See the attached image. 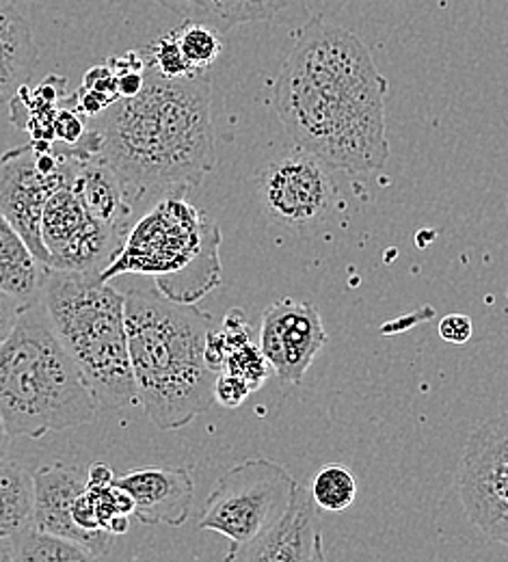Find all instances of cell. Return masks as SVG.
<instances>
[{
  "label": "cell",
  "instance_id": "1",
  "mask_svg": "<svg viewBox=\"0 0 508 562\" xmlns=\"http://www.w3.org/2000/svg\"><path fill=\"white\" fill-rule=\"evenodd\" d=\"M387 78L362 40L309 20L275 82V111L296 145L331 169L379 171L390 158Z\"/></svg>",
  "mask_w": 508,
  "mask_h": 562
},
{
  "label": "cell",
  "instance_id": "2",
  "mask_svg": "<svg viewBox=\"0 0 508 562\" xmlns=\"http://www.w3.org/2000/svg\"><path fill=\"white\" fill-rule=\"evenodd\" d=\"M100 156L120 176L131 204L187 193L215 169L211 76L165 78L151 66L135 98L98 115Z\"/></svg>",
  "mask_w": 508,
  "mask_h": 562
},
{
  "label": "cell",
  "instance_id": "3",
  "mask_svg": "<svg viewBox=\"0 0 508 562\" xmlns=\"http://www.w3.org/2000/svg\"><path fill=\"white\" fill-rule=\"evenodd\" d=\"M124 296L139 405L160 430L184 428L215 403L217 374L206 363L213 316L156 288H131Z\"/></svg>",
  "mask_w": 508,
  "mask_h": 562
},
{
  "label": "cell",
  "instance_id": "4",
  "mask_svg": "<svg viewBox=\"0 0 508 562\" xmlns=\"http://www.w3.org/2000/svg\"><path fill=\"white\" fill-rule=\"evenodd\" d=\"M98 401L61 345L42 299L0 347V418L11 437L42 439L95 420Z\"/></svg>",
  "mask_w": 508,
  "mask_h": 562
},
{
  "label": "cell",
  "instance_id": "5",
  "mask_svg": "<svg viewBox=\"0 0 508 562\" xmlns=\"http://www.w3.org/2000/svg\"><path fill=\"white\" fill-rule=\"evenodd\" d=\"M42 301L100 409L137 405L124 292L98 273L46 269Z\"/></svg>",
  "mask_w": 508,
  "mask_h": 562
},
{
  "label": "cell",
  "instance_id": "6",
  "mask_svg": "<svg viewBox=\"0 0 508 562\" xmlns=\"http://www.w3.org/2000/svg\"><path fill=\"white\" fill-rule=\"evenodd\" d=\"M218 245L217 223L191 206L184 193H171L124 236L100 278H154L167 299L195 303L221 283Z\"/></svg>",
  "mask_w": 508,
  "mask_h": 562
},
{
  "label": "cell",
  "instance_id": "7",
  "mask_svg": "<svg viewBox=\"0 0 508 562\" xmlns=\"http://www.w3.org/2000/svg\"><path fill=\"white\" fill-rule=\"evenodd\" d=\"M296 487L284 465L264 457L245 459L218 479L197 526L225 537L229 552H236L289 513Z\"/></svg>",
  "mask_w": 508,
  "mask_h": 562
},
{
  "label": "cell",
  "instance_id": "8",
  "mask_svg": "<svg viewBox=\"0 0 508 562\" xmlns=\"http://www.w3.org/2000/svg\"><path fill=\"white\" fill-rule=\"evenodd\" d=\"M459 497L467 519L508 548V412L470 435L459 465Z\"/></svg>",
  "mask_w": 508,
  "mask_h": 562
},
{
  "label": "cell",
  "instance_id": "9",
  "mask_svg": "<svg viewBox=\"0 0 508 562\" xmlns=\"http://www.w3.org/2000/svg\"><path fill=\"white\" fill-rule=\"evenodd\" d=\"M258 193L273 221L303 229L325 218L334 204L336 187L327 165L298 147L275 156L260 169Z\"/></svg>",
  "mask_w": 508,
  "mask_h": 562
},
{
  "label": "cell",
  "instance_id": "10",
  "mask_svg": "<svg viewBox=\"0 0 508 562\" xmlns=\"http://www.w3.org/2000/svg\"><path fill=\"white\" fill-rule=\"evenodd\" d=\"M42 240L50 258L48 269L100 276L124 238L98 223L66 182L46 204Z\"/></svg>",
  "mask_w": 508,
  "mask_h": 562
},
{
  "label": "cell",
  "instance_id": "11",
  "mask_svg": "<svg viewBox=\"0 0 508 562\" xmlns=\"http://www.w3.org/2000/svg\"><path fill=\"white\" fill-rule=\"evenodd\" d=\"M66 182L64 160L61 171H42L33 143L0 156V214L15 227L44 267L50 265V258L42 240V218L48 200Z\"/></svg>",
  "mask_w": 508,
  "mask_h": 562
},
{
  "label": "cell",
  "instance_id": "12",
  "mask_svg": "<svg viewBox=\"0 0 508 562\" xmlns=\"http://www.w3.org/2000/svg\"><path fill=\"white\" fill-rule=\"evenodd\" d=\"M325 345L327 331L314 303L284 296L262 312L260 349L282 383L298 385Z\"/></svg>",
  "mask_w": 508,
  "mask_h": 562
},
{
  "label": "cell",
  "instance_id": "13",
  "mask_svg": "<svg viewBox=\"0 0 508 562\" xmlns=\"http://www.w3.org/2000/svg\"><path fill=\"white\" fill-rule=\"evenodd\" d=\"M89 476L87 470L78 465H42L33 474V492H35V506H33V528L46 535L64 537L76 541L98 557H106L113 550L117 537L111 532H87L74 521V502L87 492Z\"/></svg>",
  "mask_w": 508,
  "mask_h": 562
},
{
  "label": "cell",
  "instance_id": "14",
  "mask_svg": "<svg viewBox=\"0 0 508 562\" xmlns=\"http://www.w3.org/2000/svg\"><path fill=\"white\" fill-rule=\"evenodd\" d=\"M318 506L309 490L296 487L289 513L249 546L227 552L223 562H316L323 554Z\"/></svg>",
  "mask_w": 508,
  "mask_h": 562
},
{
  "label": "cell",
  "instance_id": "15",
  "mask_svg": "<svg viewBox=\"0 0 508 562\" xmlns=\"http://www.w3.org/2000/svg\"><path fill=\"white\" fill-rule=\"evenodd\" d=\"M115 485L135 499V519L146 526H182L193 506L195 481L189 468H156L133 470Z\"/></svg>",
  "mask_w": 508,
  "mask_h": 562
},
{
  "label": "cell",
  "instance_id": "16",
  "mask_svg": "<svg viewBox=\"0 0 508 562\" xmlns=\"http://www.w3.org/2000/svg\"><path fill=\"white\" fill-rule=\"evenodd\" d=\"M37 59L31 22L15 4L0 0V104L11 102L26 87Z\"/></svg>",
  "mask_w": 508,
  "mask_h": 562
},
{
  "label": "cell",
  "instance_id": "17",
  "mask_svg": "<svg viewBox=\"0 0 508 562\" xmlns=\"http://www.w3.org/2000/svg\"><path fill=\"white\" fill-rule=\"evenodd\" d=\"M187 22H204L221 33L238 24L273 20L291 0H158Z\"/></svg>",
  "mask_w": 508,
  "mask_h": 562
},
{
  "label": "cell",
  "instance_id": "18",
  "mask_svg": "<svg viewBox=\"0 0 508 562\" xmlns=\"http://www.w3.org/2000/svg\"><path fill=\"white\" fill-rule=\"evenodd\" d=\"M46 269L15 227L0 214V290L24 303H33L42 299Z\"/></svg>",
  "mask_w": 508,
  "mask_h": 562
},
{
  "label": "cell",
  "instance_id": "19",
  "mask_svg": "<svg viewBox=\"0 0 508 562\" xmlns=\"http://www.w3.org/2000/svg\"><path fill=\"white\" fill-rule=\"evenodd\" d=\"M33 474L20 461L0 459V539H13L33 524Z\"/></svg>",
  "mask_w": 508,
  "mask_h": 562
},
{
  "label": "cell",
  "instance_id": "20",
  "mask_svg": "<svg viewBox=\"0 0 508 562\" xmlns=\"http://www.w3.org/2000/svg\"><path fill=\"white\" fill-rule=\"evenodd\" d=\"M13 562H100L102 557L89 548L55 535L35 530L33 526L24 528L11 539Z\"/></svg>",
  "mask_w": 508,
  "mask_h": 562
},
{
  "label": "cell",
  "instance_id": "21",
  "mask_svg": "<svg viewBox=\"0 0 508 562\" xmlns=\"http://www.w3.org/2000/svg\"><path fill=\"white\" fill-rule=\"evenodd\" d=\"M309 493L318 508L327 513H342L358 499V481L347 465L327 463L314 474Z\"/></svg>",
  "mask_w": 508,
  "mask_h": 562
},
{
  "label": "cell",
  "instance_id": "22",
  "mask_svg": "<svg viewBox=\"0 0 508 562\" xmlns=\"http://www.w3.org/2000/svg\"><path fill=\"white\" fill-rule=\"evenodd\" d=\"M173 35H176L182 57L187 59L189 68L195 74H202L208 68H213L225 48L223 33L204 22H187Z\"/></svg>",
  "mask_w": 508,
  "mask_h": 562
},
{
  "label": "cell",
  "instance_id": "23",
  "mask_svg": "<svg viewBox=\"0 0 508 562\" xmlns=\"http://www.w3.org/2000/svg\"><path fill=\"white\" fill-rule=\"evenodd\" d=\"M223 372L238 376L240 381H245L249 385L251 392H256L267 383V379L273 370H271L264 352L260 349V345L247 342V345H240L227 352Z\"/></svg>",
  "mask_w": 508,
  "mask_h": 562
},
{
  "label": "cell",
  "instance_id": "24",
  "mask_svg": "<svg viewBox=\"0 0 508 562\" xmlns=\"http://www.w3.org/2000/svg\"><path fill=\"white\" fill-rule=\"evenodd\" d=\"M149 66L158 74H162L165 78H187V76L195 74L189 68L187 59L182 57L173 33H169L167 37L158 40L151 46V64Z\"/></svg>",
  "mask_w": 508,
  "mask_h": 562
},
{
  "label": "cell",
  "instance_id": "25",
  "mask_svg": "<svg viewBox=\"0 0 508 562\" xmlns=\"http://www.w3.org/2000/svg\"><path fill=\"white\" fill-rule=\"evenodd\" d=\"M249 394H253V392L249 390V385L245 381H240L234 374L218 372L217 379H215V403L227 407V409H236L249 398Z\"/></svg>",
  "mask_w": 508,
  "mask_h": 562
},
{
  "label": "cell",
  "instance_id": "26",
  "mask_svg": "<svg viewBox=\"0 0 508 562\" xmlns=\"http://www.w3.org/2000/svg\"><path fill=\"white\" fill-rule=\"evenodd\" d=\"M82 89L100 95L109 106L120 100V85H117V74L111 68H93L84 74Z\"/></svg>",
  "mask_w": 508,
  "mask_h": 562
},
{
  "label": "cell",
  "instance_id": "27",
  "mask_svg": "<svg viewBox=\"0 0 508 562\" xmlns=\"http://www.w3.org/2000/svg\"><path fill=\"white\" fill-rule=\"evenodd\" d=\"M474 334V323L470 316L465 314H448L441 318L439 323V338L448 345H454V347H463L470 342Z\"/></svg>",
  "mask_w": 508,
  "mask_h": 562
},
{
  "label": "cell",
  "instance_id": "28",
  "mask_svg": "<svg viewBox=\"0 0 508 562\" xmlns=\"http://www.w3.org/2000/svg\"><path fill=\"white\" fill-rule=\"evenodd\" d=\"M53 133H55V139L72 143V145H76L78 140L87 135L84 124L78 120V115L70 109H61V111L55 113Z\"/></svg>",
  "mask_w": 508,
  "mask_h": 562
},
{
  "label": "cell",
  "instance_id": "29",
  "mask_svg": "<svg viewBox=\"0 0 508 562\" xmlns=\"http://www.w3.org/2000/svg\"><path fill=\"white\" fill-rule=\"evenodd\" d=\"M33 303H35V301H33ZM26 305H31V303H24V301H20V299H15V296H11V294H4V292L0 290V347H2V342L9 338V334L13 331L15 321H18V316L22 314V310H24Z\"/></svg>",
  "mask_w": 508,
  "mask_h": 562
},
{
  "label": "cell",
  "instance_id": "30",
  "mask_svg": "<svg viewBox=\"0 0 508 562\" xmlns=\"http://www.w3.org/2000/svg\"><path fill=\"white\" fill-rule=\"evenodd\" d=\"M225 357H227V349H225V340H223L221 329L218 331L217 329H211L208 338H206V363L215 374L223 372Z\"/></svg>",
  "mask_w": 508,
  "mask_h": 562
},
{
  "label": "cell",
  "instance_id": "31",
  "mask_svg": "<svg viewBox=\"0 0 508 562\" xmlns=\"http://www.w3.org/2000/svg\"><path fill=\"white\" fill-rule=\"evenodd\" d=\"M87 476H89V483L91 485H111L115 483V474L113 470L106 465V463H93L87 468Z\"/></svg>",
  "mask_w": 508,
  "mask_h": 562
},
{
  "label": "cell",
  "instance_id": "32",
  "mask_svg": "<svg viewBox=\"0 0 508 562\" xmlns=\"http://www.w3.org/2000/svg\"><path fill=\"white\" fill-rule=\"evenodd\" d=\"M0 562H13V543H11V539H0Z\"/></svg>",
  "mask_w": 508,
  "mask_h": 562
},
{
  "label": "cell",
  "instance_id": "33",
  "mask_svg": "<svg viewBox=\"0 0 508 562\" xmlns=\"http://www.w3.org/2000/svg\"><path fill=\"white\" fill-rule=\"evenodd\" d=\"M9 439H11V435L7 432V426H4V422L0 418V459H4V454H7Z\"/></svg>",
  "mask_w": 508,
  "mask_h": 562
},
{
  "label": "cell",
  "instance_id": "34",
  "mask_svg": "<svg viewBox=\"0 0 508 562\" xmlns=\"http://www.w3.org/2000/svg\"><path fill=\"white\" fill-rule=\"evenodd\" d=\"M316 562H327V559H325V554H323V557H320V559H318V561Z\"/></svg>",
  "mask_w": 508,
  "mask_h": 562
},
{
  "label": "cell",
  "instance_id": "35",
  "mask_svg": "<svg viewBox=\"0 0 508 562\" xmlns=\"http://www.w3.org/2000/svg\"><path fill=\"white\" fill-rule=\"evenodd\" d=\"M2 2H11V4H13V2H15V0H2Z\"/></svg>",
  "mask_w": 508,
  "mask_h": 562
}]
</instances>
